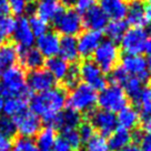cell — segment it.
<instances>
[{
    "mask_svg": "<svg viewBox=\"0 0 151 151\" xmlns=\"http://www.w3.org/2000/svg\"><path fill=\"white\" fill-rule=\"evenodd\" d=\"M58 55L67 62H75L79 58L78 47H77V39L76 37L62 36L59 42V52Z\"/></svg>",
    "mask_w": 151,
    "mask_h": 151,
    "instance_id": "23",
    "label": "cell"
},
{
    "mask_svg": "<svg viewBox=\"0 0 151 151\" xmlns=\"http://www.w3.org/2000/svg\"><path fill=\"white\" fill-rule=\"evenodd\" d=\"M149 4H150V5H151V0H149Z\"/></svg>",
    "mask_w": 151,
    "mask_h": 151,
    "instance_id": "57",
    "label": "cell"
},
{
    "mask_svg": "<svg viewBox=\"0 0 151 151\" xmlns=\"http://www.w3.org/2000/svg\"><path fill=\"white\" fill-rule=\"evenodd\" d=\"M120 151H141L140 150V148L136 145V143H130V145H128L127 147H124L122 150Z\"/></svg>",
    "mask_w": 151,
    "mask_h": 151,
    "instance_id": "48",
    "label": "cell"
},
{
    "mask_svg": "<svg viewBox=\"0 0 151 151\" xmlns=\"http://www.w3.org/2000/svg\"><path fill=\"white\" fill-rule=\"evenodd\" d=\"M81 18H82L83 27H86L88 30L99 31V32L104 30L106 26L109 22L108 17L106 16V14L102 10L100 9L99 6L91 7L88 11H86Z\"/></svg>",
    "mask_w": 151,
    "mask_h": 151,
    "instance_id": "16",
    "label": "cell"
},
{
    "mask_svg": "<svg viewBox=\"0 0 151 151\" xmlns=\"http://www.w3.org/2000/svg\"><path fill=\"white\" fill-rule=\"evenodd\" d=\"M0 91L4 97H19L30 99V90L28 89L26 73L22 68L14 66L0 75Z\"/></svg>",
    "mask_w": 151,
    "mask_h": 151,
    "instance_id": "2",
    "label": "cell"
},
{
    "mask_svg": "<svg viewBox=\"0 0 151 151\" xmlns=\"http://www.w3.org/2000/svg\"><path fill=\"white\" fill-rule=\"evenodd\" d=\"M148 38L149 31L146 27H131L120 40L121 49L126 55H141L146 50Z\"/></svg>",
    "mask_w": 151,
    "mask_h": 151,
    "instance_id": "6",
    "label": "cell"
},
{
    "mask_svg": "<svg viewBox=\"0 0 151 151\" xmlns=\"http://www.w3.org/2000/svg\"><path fill=\"white\" fill-rule=\"evenodd\" d=\"M56 130L51 127H46L38 132L36 145L39 151H52L53 145L56 142Z\"/></svg>",
    "mask_w": 151,
    "mask_h": 151,
    "instance_id": "27",
    "label": "cell"
},
{
    "mask_svg": "<svg viewBox=\"0 0 151 151\" xmlns=\"http://www.w3.org/2000/svg\"><path fill=\"white\" fill-rule=\"evenodd\" d=\"M126 22L131 27H145V5L140 1H132L128 5Z\"/></svg>",
    "mask_w": 151,
    "mask_h": 151,
    "instance_id": "25",
    "label": "cell"
},
{
    "mask_svg": "<svg viewBox=\"0 0 151 151\" xmlns=\"http://www.w3.org/2000/svg\"><path fill=\"white\" fill-rule=\"evenodd\" d=\"M66 101V90L60 87H53L32 96L29 99V106L35 114L42 119L47 126H50L53 119L65 109Z\"/></svg>",
    "mask_w": 151,
    "mask_h": 151,
    "instance_id": "1",
    "label": "cell"
},
{
    "mask_svg": "<svg viewBox=\"0 0 151 151\" xmlns=\"http://www.w3.org/2000/svg\"><path fill=\"white\" fill-rule=\"evenodd\" d=\"M53 27L57 33L68 37H76L83 28L81 14L75 9H63L55 19Z\"/></svg>",
    "mask_w": 151,
    "mask_h": 151,
    "instance_id": "7",
    "label": "cell"
},
{
    "mask_svg": "<svg viewBox=\"0 0 151 151\" xmlns=\"http://www.w3.org/2000/svg\"><path fill=\"white\" fill-rule=\"evenodd\" d=\"M19 53V61L24 69L31 71L39 69L45 63V58L38 51L37 48H29L24 50H18Z\"/></svg>",
    "mask_w": 151,
    "mask_h": 151,
    "instance_id": "20",
    "label": "cell"
},
{
    "mask_svg": "<svg viewBox=\"0 0 151 151\" xmlns=\"http://www.w3.org/2000/svg\"><path fill=\"white\" fill-rule=\"evenodd\" d=\"M82 122L81 119V114L77 112L72 109H63L61 112L53 119V121L50 126L48 127L53 128L55 130L59 129L61 132L67 131V130H72V129H77Z\"/></svg>",
    "mask_w": 151,
    "mask_h": 151,
    "instance_id": "15",
    "label": "cell"
},
{
    "mask_svg": "<svg viewBox=\"0 0 151 151\" xmlns=\"http://www.w3.org/2000/svg\"><path fill=\"white\" fill-rule=\"evenodd\" d=\"M28 22L35 37H40V36H42L43 33L49 31L48 22L43 21L42 19L37 17L36 14H32L30 17V19H28Z\"/></svg>",
    "mask_w": 151,
    "mask_h": 151,
    "instance_id": "36",
    "label": "cell"
},
{
    "mask_svg": "<svg viewBox=\"0 0 151 151\" xmlns=\"http://www.w3.org/2000/svg\"><path fill=\"white\" fill-rule=\"evenodd\" d=\"M2 107H4V96L1 94V91H0V112L2 111Z\"/></svg>",
    "mask_w": 151,
    "mask_h": 151,
    "instance_id": "52",
    "label": "cell"
},
{
    "mask_svg": "<svg viewBox=\"0 0 151 151\" xmlns=\"http://www.w3.org/2000/svg\"><path fill=\"white\" fill-rule=\"evenodd\" d=\"M11 151H39L33 139L27 137H19L14 140Z\"/></svg>",
    "mask_w": 151,
    "mask_h": 151,
    "instance_id": "37",
    "label": "cell"
},
{
    "mask_svg": "<svg viewBox=\"0 0 151 151\" xmlns=\"http://www.w3.org/2000/svg\"><path fill=\"white\" fill-rule=\"evenodd\" d=\"M117 117V123L118 127L123 128L126 130H133L139 126L141 117L140 113L136 107L132 106H126L118 112Z\"/></svg>",
    "mask_w": 151,
    "mask_h": 151,
    "instance_id": "19",
    "label": "cell"
},
{
    "mask_svg": "<svg viewBox=\"0 0 151 151\" xmlns=\"http://www.w3.org/2000/svg\"><path fill=\"white\" fill-rule=\"evenodd\" d=\"M9 11H12L16 16L21 17L26 12L35 11V7L27 0H7Z\"/></svg>",
    "mask_w": 151,
    "mask_h": 151,
    "instance_id": "33",
    "label": "cell"
},
{
    "mask_svg": "<svg viewBox=\"0 0 151 151\" xmlns=\"http://www.w3.org/2000/svg\"><path fill=\"white\" fill-rule=\"evenodd\" d=\"M14 20L7 14H0V45L6 42V40L11 36L14 30Z\"/></svg>",
    "mask_w": 151,
    "mask_h": 151,
    "instance_id": "34",
    "label": "cell"
},
{
    "mask_svg": "<svg viewBox=\"0 0 151 151\" xmlns=\"http://www.w3.org/2000/svg\"><path fill=\"white\" fill-rule=\"evenodd\" d=\"M143 127H145L146 131L151 132V116L146 119H143Z\"/></svg>",
    "mask_w": 151,
    "mask_h": 151,
    "instance_id": "49",
    "label": "cell"
},
{
    "mask_svg": "<svg viewBox=\"0 0 151 151\" xmlns=\"http://www.w3.org/2000/svg\"><path fill=\"white\" fill-rule=\"evenodd\" d=\"M97 104L101 110L116 113L128 106V97L121 87L110 83L99 91Z\"/></svg>",
    "mask_w": 151,
    "mask_h": 151,
    "instance_id": "4",
    "label": "cell"
},
{
    "mask_svg": "<svg viewBox=\"0 0 151 151\" xmlns=\"http://www.w3.org/2000/svg\"><path fill=\"white\" fill-rule=\"evenodd\" d=\"M65 140H66L69 146L72 148V150H78L80 149L82 146V140H81L80 136H79V132L77 129H72V130H67V131L62 132L61 136Z\"/></svg>",
    "mask_w": 151,
    "mask_h": 151,
    "instance_id": "40",
    "label": "cell"
},
{
    "mask_svg": "<svg viewBox=\"0 0 151 151\" xmlns=\"http://www.w3.org/2000/svg\"><path fill=\"white\" fill-rule=\"evenodd\" d=\"M145 24H146V26L151 24V5L150 4H148V5L145 6Z\"/></svg>",
    "mask_w": 151,
    "mask_h": 151,
    "instance_id": "46",
    "label": "cell"
},
{
    "mask_svg": "<svg viewBox=\"0 0 151 151\" xmlns=\"http://www.w3.org/2000/svg\"><path fill=\"white\" fill-rule=\"evenodd\" d=\"M109 150L120 151L132 141V133L129 130L118 127L107 139Z\"/></svg>",
    "mask_w": 151,
    "mask_h": 151,
    "instance_id": "24",
    "label": "cell"
},
{
    "mask_svg": "<svg viewBox=\"0 0 151 151\" xmlns=\"http://www.w3.org/2000/svg\"><path fill=\"white\" fill-rule=\"evenodd\" d=\"M148 67H149V71H150V73H151V58L148 60Z\"/></svg>",
    "mask_w": 151,
    "mask_h": 151,
    "instance_id": "53",
    "label": "cell"
},
{
    "mask_svg": "<svg viewBox=\"0 0 151 151\" xmlns=\"http://www.w3.org/2000/svg\"><path fill=\"white\" fill-rule=\"evenodd\" d=\"M142 119L151 116V87H143L137 99L133 101Z\"/></svg>",
    "mask_w": 151,
    "mask_h": 151,
    "instance_id": "29",
    "label": "cell"
},
{
    "mask_svg": "<svg viewBox=\"0 0 151 151\" xmlns=\"http://www.w3.org/2000/svg\"><path fill=\"white\" fill-rule=\"evenodd\" d=\"M63 89H73L76 86L80 83V73L79 68L76 65L69 66V69L67 71V75L63 78Z\"/></svg>",
    "mask_w": 151,
    "mask_h": 151,
    "instance_id": "35",
    "label": "cell"
},
{
    "mask_svg": "<svg viewBox=\"0 0 151 151\" xmlns=\"http://www.w3.org/2000/svg\"><path fill=\"white\" fill-rule=\"evenodd\" d=\"M46 69L55 78L56 81H62L65 76L67 75V71L69 69V65L62 58L56 56L52 58H48V60L46 61Z\"/></svg>",
    "mask_w": 151,
    "mask_h": 151,
    "instance_id": "26",
    "label": "cell"
},
{
    "mask_svg": "<svg viewBox=\"0 0 151 151\" xmlns=\"http://www.w3.org/2000/svg\"><path fill=\"white\" fill-rule=\"evenodd\" d=\"M12 142L11 139L0 133V151H11Z\"/></svg>",
    "mask_w": 151,
    "mask_h": 151,
    "instance_id": "45",
    "label": "cell"
},
{
    "mask_svg": "<svg viewBox=\"0 0 151 151\" xmlns=\"http://www.w3.org/2000/svg\"><path fill=\"white\" fill-rule=\"evenodd\" d=\"M41 1H57V0H41Z\"/></svg>",
    "mask_w": 151,
    "mask_h": 151,
    "instance_id": "54",
    "label": "cell"
},
{
    "mask_svg": "<svg viewBox=\"0 0 151 151\" xmlns=\"http://www.w3.org/2000/svg\"><path fill=\"white\" fill-rule=\"evenodd\" d=\"M109 81L111 85L119 86L122 88V86L126 83V81L128 80L129 76L127 75V72L123 70L120 66H117L116 68H113L112 70L109 72Z\"/></svg>",
    "mask_w": 151,
    "mask_h": 151,
    "instance_id": "39",
    "label": "cell"
},
{
    "mask_svg": "<svg viewBox=\"0 0 151 151\" xmlns=\"http://www.w3.org/2000/svg\"><path fill=\"white\" fill-rule=\"evenodd\" d=\"M89 122L93 127L94 131H98V133L104 137L110 136L118 128L116 114L101 109L97 111H91Z\"/></svg>",
    "mask_w": 151,
    "mask_h": 151,
    "instance_id": "11",
    "label": "cell"
},
{
    "mask_svg": "<svg viewBox=\"0 0 151 151\" xmlns=\"http://www.w3.org/2000/svg\"><path fill=\"white\" fill-rule=\"evenodd\" d=\"M78 132H79V136H80L82 143L86 142L87 140H89L90 138L94 134V129L91 126V123L89 121H86V122H81L80 126L78 127Z\"/></svg>",
    "mask_w": 151,
    "mask_h": 151,
    "instance_id": "42",
    "label": "cell"
},
{
    "mask_svg": "<svg viewBox=\"0 0 151 151\" xmlns=\"http://www.w3.org/2000/svg\"><path fill=\"white\" fill-rule=\"evenodd\" d=\"M85 143V151H110L107 138L99 133H94Z\"/></svg>",
    "mask_w": 151,
    "mask_h": 151,
    "instance_id": "32",
    "label": "cell"
},
{
    "mask_svg": "<svg viewBox=\"0 0 151 151\" xmlns=\"http://www.w3.org/2000/svg\"><path fill=\"white\" fill-rule=\"evenodd\" d=\"M27 1H29V2H31V1H32V0H27Z\"/></svg>",
    "mask_w": 151,
    "mask_h": 151,
    "instance_id": "56",
    "label": "cell"
},
{
    "mask_svg": "<svg viewBox=\"0 0 151 151\" xmlns=\"http://www.w3.org/2000/svg\"><path fill=\"white\" fill-rule=\"evenodd\" d=\"M11 36L14 39V45L18 50L32 48L35 43V36L30 29L28 19L24 17H19L17 20H14V30Z\"/></svg>",
    "mask_w": 151,
    "mask_h": 151,
    "instance_id": "12",
    "label": "cell"
},
{
    "mask_svg": "<svg viewBox=\"0 0 151 151\" xmlns=\"http://www.w3.org/2000/svg\"><path fill=\"white\" fill-rule=\"evenodd\" d=\"M132 1H140V2H141L142 0H132Z\"/></svg>",
    "mask_w": 151,
    "mask_h": 151,
    "instance_id": "55",
    "label": "cell"
},
{
    "mask_svg": "<svg viewBox=\"0 0 151 151\" xmlns=\"http://www.w3.org/2000/svg\"><path fill=\"white\" fill-rule=\"evenodd\" d=\"M102 40H104L102 33L99 31L87 30V31L80 32L79 37L77 39V47H78L79 57H82V58L91 57Z\"/></svg>",
    "mask_w": 151,
    "mask_h": 151,
    "instance_id": "14",
    "label": "cell"
},
{
    "mask_svg": "<svg viewBox=\"0 0 151 151\" xmlns=\"http://www.w3.org/2000/svg\"><path fill=\"white\" fill-rule=\"evenodd\" d=\"M132 139L141 151H151V132L136 131L132 134Z\"/></svg>",
    "mask_w": 151,
    "mask_h": 151,
    "instance_id": "38",
    "label": "cell"
},
{
    "mask_svg": "<svg viewBox=\"0 0 151 151\" xmlns=\"http://www.w3.org/2000/svg\"><path fill=\"white\" fill-rule=\"evenodd\" d=\"M26 81L28 89L37 93L51 89L56 85L55 78L48 72L46 68H39L36 70L29 71L28 75H26Z\"/></svg>",
    "mask_w": 151,
    "mask_h": 151,
    "instance_id": "13",
    "label": "cell"
},
{
    "mask_svg": "<svg viewBox=\"0 0 151 151\" xmlns=\"http://www.w3.org/2000/svg\"><path fill=\"white\" fill-rule=\"evenodd\" d=\"M120 67L127 72L129 77L137 78L143 83L150 77V71L148 67V60L141 55H126L121 57Z\"/></svg>",
    "mask_w": 151,
    "mask_h": 151,
    "instance_id": "8",
    "label": "cell"
},
{
    "mask_svg": "<svg viewBox=\"0 0 151 151\" xmlns=\"http://www.w3.org/2000/svg\"><path fill=\"white\" fill-rule=\"evenodd\" d=\"M78 68L80 73V80L96 91H100L107 86L106 76L92 60L86 59L78 66Z\"/></svg>",
    "mask_w": 151,
    "mask_h": 151,
    "instance_id": "9",
    "label": "cell"
},
{
    "mask_svg": "<svg viewBox=\"0 0 151 151\" xmlns=\"http://www.w3.org/2000/svg\"><path fill=\"white\" fill-rule=\"evenodd\" d=\"M97 91L86 83H79L70 90L67 96L66 104L79 113H90L97 104Z\"/></svg>",
    "mask_w": 151,
    "mask_h": 151,
    "instance_id": "3",
    "label": "cell"
},
{
    "mask_svg": "<svg viewBox=\"0 0 151 151\" xmlns=\"http://www.w3.org/2000/svg\"><path fill=\"white\" fill-rule=\"evenodd\" d=\"M128 29V24L123 20H111L104 28V35L108 37V40L117 43L120 42L121 38Z\"/></svg>",
    "mask_w": 151,
    "mask_h": 151,
    "instance_id": "28",
    "label": "cell"
},
{
    "mask_svg": "<svg viewBox=\"0 0 151 151\" xmlns=\"http://www.w3.org/2000/svg\"><path fill=\"white\" fill-rule=\"evenodd\" d=\"M0 133L6 136V137L10 138V139L14 137L17 133L14 119L7 117V116L0 118Z\"/></svg>",
    "mask_w": 151,
    "mask_h": 151,
    "instance_id": "41",
    "label": "cell"
},
{
    "mask_svg": "<svg viewBox=\"0 0 151 151\" xmlns=\"http://www.w3.org/2000/svg\"><path fill=\"white\" fill-rule=\"evenodd\" d=\"M92 61L99 67L104 73H109L113 68L117 67L120 59V50L117 43L110 40H102L93 52Z\"/></svg>",
    "mask_w": 151,
    "mask_h": 151,
    "instance_id": "5",
    "label": "cell"
},
{
    "mask_svg": "<svg viewBox=\"0 0 151 151\" xmlns=\"http://www.w3.org/2000/svg\"><path fill=\"white\" fill-rule=\"evenodd\" d=\"M8 12H9L8 1L7 0H0V14H7Z\"/></svg>",
    "mask_w": 151,
    "mask_h": 151,
    "instance_id": "47",
    "label": "cell"
},
{
    "mask_svg": "<svg viewBox=\"0 0 151 151\" xmlns=\"http://www.w3.org/2000/svg\"><path fill=\"white\" fill-rule=\"evenodd\" d=\"M18 60V49L14 43L5 42L0 45V75L16 66Z\"/></svg>",
    "mask_w": 151,
    "mask_h": 151,
    "instance_id": "21",
    "label": "cell"
},
{
    "mask_svg": "<svg viewBox=\"0 0 151 151\" xmlns=\"http://www.w3.org/2000/svg\"><path fill=\"white\" fill-rule=\"evenodd\" d=\"M52 151H73V150H72V148L69 146V143H68L62 137H60L56 139V142H55V145H53Z\"/></svg>",
    "mask_w": 151,
    "mask_h": 151,
    "instance_id": "44",
    "label": "cell"
},
{
    "mask_svg": "<svg viewBox=\"0 0 151 151\" xmlns=\"http://www.w3.org/2000/svg\"><path fill=\"white\" fill-rule=\"evenodd\" d=\"M122 89L126 96L128 97V99L130 98L132 101H134L137 99L138 96L140 94L141 90L143 89V82L137 79V78L129 77L128 80L126 81V83L122 86Z\"/></svg>",
    "mask_w": 151,
    "mask_h": 151,
    "instance_id": "31",
    "label": "cell"
},
{
    "mask_svg": "<svg viewBox=\"0 0 151 151\" xmlns=\"http://www.w3.org/2000/svg\"><path fill=\"white\" fill-rule=\"evenodd\" d=\"M12 119L20 137L31 138L37 136L38 132L41 130V120L31 110L26 109Z\"/></svg>",
    "mask_w": 151,
    "mask_h": 151,
    "instance_id": "10",
    "label": "cell"
},
{
    "mask_svg": "<svg viewBox=\"0 0 151 151\" xmlns=\"http://www.w3.org/2000/svg\"><path fill=\"white\" fill-rule=\"evenodd\" d=\"M27 99L19 98V97H11L4 100V107L2 111L5 112L7 117L14 118L20 112L27 109Z\"/></svg>",
    "mask_w": 151,
    "mask_h": 151,
    "instance_id": "30",
    "label": "cell"
},
{
    "mask_svg": "<svg viewBox=\"0 0 151 151\" xmlns=\"http://www.w3.org/2000/svg\"><path fill=\"white\" fill-rule=\"evenodd\" d=\"M59 42L60 38L56 31H47L42 36L38 37L37 49L43 58H52L56 57L59 52Z\"/></svg>",
    "mask_w": 151,
    "mask_h": 151,
    "instance_id": "17",
    "label": "cell"
},
{
    "mask_svg": "<svg viewBox=\"0 0 151 151\" xmlns=\"http://www.w3.org/2000/svg\"><path fill=\"white\" fill-rule=\"evenodd\" d=\"M65 9L57 1H40L37 6H35L36 16L42 19L43 21H55V19L60 14L62 10Z\"/></svg>",
    "mask_w": 151,
    "mask_h": 151,
    "instance_id": "22",
    "label": "cell"
},
{
    "mask_svg": "<svg viewBox=\"0 0 151 151\" xmlns=\"http://www.w3.org/2000/svg\"><path fill=\"white\" fill-rule=\"evenodd\" d=\"M96 0H76L75 1V7H76V11L79 12V14H85L86 11L93 7Z\"/></svg>",
    "mask_w": 151,
    "mask_h": 151,
    "instance_id": "43",
    "label": "cell"
},
{
    "mask_svg": "<svg viewBox=\"0 0 151 151\" xmlns=\"http://www.w3.org/2000/svg\"><path fill=\"white\" fill-rule=\"evenodd\" d=\"M75 1L76 0H62V4L67 7H71V6L75 5Z\"/></svg>",
    "mask_w": 151,
    "mask_h": 151,
    "instance_id": "51",
    "label": "cell"
},
{
    "mask_svg": "<svg viewBox=\"0 0 151 151\" xmlns=\"http://www.w3.org/2000/svg\"><path fill=\"white\" fill-rule=\"evenodd\" d=\"M145 51L151 57V36L148 38V41H147V45H146V50Z\"/></svg>",
    "mask_w": 151,
    "mask_h": 151,
    "instance_id": "50",
    "label": "cell"
},
{
    "mask_svg": "<svg viewBox=\"0 0 151 151\" xmlns=\"http://www.w3.org/2000/svg\"><path fill=\"white\" fill-rule=\"evenodd\" d=\"M99 7L108 19L122 20L127 14L128 5L124 0H99Z\"/></svg>",
    "mask_w": 151,
    "mask_h": 151,
    "instance_id": "18",
    "label": "cell"
}]
</instances>
